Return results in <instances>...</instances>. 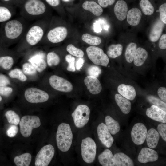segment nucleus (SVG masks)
I'll use <instances>...</instances> for the list:
<instances>
[{
	"mask_svg": "<svg viewBox=\"0 0 166 166\" xmlns=\"http://www.w3.org/2000/svg\"><path fill=\"white\" fill-rule=\"evenodd\" d=\"M65 59L68 63L67 67V70L69 71L74 72L75 71V58L71 55H67L65 57Z\"/></svg>",
	"mask_w": 166,
	"mask_h": 166,
	"instance_id": "nucleus-44",
	"label": "nucleus"
},
{
	"mask_svg": "<svg viewBox=\"0 0 166 166\" xmlns=\"http://www.w3.org/2000/svg\"><path fill=\"white\" fill-rule=\"evenodd\" d=\"M115 0H98L99 5L102 7L106 8L109 6L113 5Z\"/></svg>",
	"mask_w": 166,
	"mask_h": 166,
	"instance_id": "nucleus-52",
	"label": "nucleus"
},
{
	"mask_svg": "<svg viewBox=\"0 0 166 166\" xmlns=\"http://www.w3.org/2000/svg\"><path fill=\"white\" fill-rule=\"evenodd\" d=\"M14 58L11 56L0 57V66L6 70L11 69L14 64Z\"/></svg>",
	"mask_w": 166,
	"mask_h": 166,
	"instance_id": "nucleus-34",
	"label": "nucleus"
},
{
	"mask_svg": "<svg viewBox=\"0 0 166 166\" xmlns=\"http://www.w3.org/2000/svg\"><path fill=\"white\" fill-rule=\"evenodd\" d=\"M100 164L103 166H115V160L112 152L108 149L105 150L98 156Z\"/></svg>",
	"mask_w": 166,
	"mask_h": 166,
	"instance_id": "nucleus-23",
	"label": "nucleus"
},
{
	"mask_svg": "<svg viewBox=\"0 0 166 166\" xmlns=\"http://www.w3.org/2000/svg\"><path fill=\"white\" fill-rule=\"evenodd\" d=\"M2 97H1V96H0V102L2 101Z\"/></svg>",
	"mask_w": 166,
	"mask_h": 166,
	"instance_id": "nucleus-56",
	"label": "nucleus"
},
{
	"mask_svg": "<svg viewBox=\"0 0 166 166\" xmlns=\"http://www.w3.org/2000/svg\"><path fill=\"white\" fill-rule=\"evenodd\" d=\"M117 91L121 95L130 100H133L136 95L134 88L129 85L120 84L117 87Z\"/></svg>",
	"mask_w": 166,
	"mask_h": 166,
	"instance_id": "nucleus-22",
	"label": "nucleus"
},
{
	"mask_svg": "<svg viewBox=\"0 0 166 166\" xmlns=\"http://www.w3.org/2000/svg\"><path fill=\"white\" fill-rule=\"evenodd\" d=\"M18 131V128L15 125H11L7 130L6 133L7 135L10 137L15 136Z\"/></svg>",
	"mask_w": 166,
	"mask_h": 166,
	"instance_id": "nucleus-47",
	"label": "nucleus"
},
{
	"mask_svg": "<svg viewBox=\"0 0 166 166\" xmlns=\"http://www.w3.org/2000/svg\"><path fill=\"white\" fill-rule=\"evenodd\" d=\"M97 146L91 138L88 137L83 139L81 145V156L84 161L91 163L94 160L96 153Z\"/></svg>",
	"mask_w": 166,
	"mask_h": 166,
	"instance_id": "nucleus-6",
	"label": "nucleus"
},
{
	"mask_svg": "<svg viewBox=\"0 0 166 166\" xmlns=\"http://www.w3.org/2000/svg\"><path fill=\"white\" fill-rule=\"evenodd\" d=\"M147 130L142 123H138L133 127L131 134L133 142L137 145L142 144L146 139Z\"/></svg>",
	"mask_w": 166,
	"mask_h": 166,
	"instance_id": "nucleus-12",
	"label": "nucleus"
},
{
	"mask_svg": "<svg viewBox=\"0 0 166 166\" xmlns=\"http://www.w3.org/2000/svg\"><path fill=\"white\" fill-rule=\"evenodd\" d=\"M68 30L63 26H57L51 29L47 34L46 38L49 41L53 43L62 42L66 37Z\"/></svg>",
	"mask_w": 166,
	"mask_h": 166,
	"instance_id": "nucleus-13",
	"label": "nucleus"
},
{
	"mask_svg": "<svg viewBox=\"0 0 166 166\" xmlns=\"http://www.w3.org/2000/svg\"><path fill=\"white\" fill-rule=\"evenodd\" d=\"M22 68V71L25 74L33 76L37 73V71L35 69L29 62H26L23 64Z\"/></svg>",
	"mask_w": 166,
	"mask_h": 166,
	"instance_id": "nucleus-42",
	"label": "nucleus"
},
{
	"mask_svg": "<svg viewBox=\"0 0 166 166\" xmlns=\"http://www.w3.org/2000/svg\"><path fill=\"white\" fill-rule=\"evenodd\" d=\"M45 56L42 53H38L31 56L28 59V61L35 69L37 72L41 73L47 67Z\"/></svg>",
	"mask_w": 166,
	"mask_h": 166,
	"instance_id": "nucleus-17",
	"label": "nucleus"
},
{
	"mask_svg": "<svg viewBox=\"0 0 166 166\" xmlns=\"http://www.w3.org/2000/svg\"><path fill=\"white\" fill-rule=\"evenodd\" d=\"M158 158V154L156 151L146 147L141 149L138 156V161L142 163L155 162L157 160Z\"/></svg>",
	"mask_w": 166,
	"mask_h": 166,
	"instance_id": "nucleus-16",
	"label": "nucleus"
},
{
	"mask_svg": "<svg viewBox=\"0 0 166 166\" xmlns=\"http://www.w3.org/2000/svg\"><path fill=\"white\" fill-rule=\"evenodd\" d=\"M81 38L85 42L92 45H98L101 42V40L99 37L93 36L88 33L83 34Z\"/></svg>",
	"mask_w": 166,
	"mask_h": 166,
	"instance_id": "nucleus-36",
	"label": "nucleus"
},
{
	"mask_svg": "<svg viewBox=\"0 0 166 166\" xmlns=\"http://www.w3.org/2000/svg\"><path fill=\"white\" fill-rule=\"evenodd\" d=\"M148 53L144 49L138 47L133 57L134 63L137 66L142 65L148 57Z\"/></svg>",
	"mask_w": 166,
	"mask_h": 166,
	"instance_id": "nucleus-29",
	"label": "nucleus"
},
{
	"mask_svg": "<svg viewBox=\"0 0 166 166\" xmlns=\"http://www.w3.org/2000/svg\"><path fill=\"white\" fill-rule=\"evenodd\" d=\"M142 14L140 10L136 8H133L128 12L127 20L128 23L132 26L139 24L141 20Z\"/></svg>",
	"mask_w": 166,
	"mask_h": 166,
	"instance_id": "nucleus-24",
	"label": "nucleus"
},
{
	"mask_svg": "<svg viewBox=\"0 0 166 166\" xmlns=\"http://www.w3.org/2000/svg\"><path fill=\"white\" fill-rule=\"evenodd\" d=\"M13 89L11 87L7 86H0V95L8 97L13 92Z\"/></svg>",
	"mask_w": 166,
	"mask_h": 166,
	"instance_id": "nucleus-48",
	"label": "nucleus"
},
{
	"mask_svg": "<svg viewBox=\"0 0 166 166\" xmlns=\"http://www.w3.org/2000/svg\"><path fill=\"white\" fill-rule=\"evenodd\" d=\"M10 84L8 78L3 74H0V86H6Z\"/></svg>",
	"mask_w": 166,
	"mask_h": 166,
	"instance_id": "nucleus-51",
	"label": "nucleus"
},
{
	"mask_svg": "<svg viewBox=\"0 0 166 166\" xmlns=\"http://www.w3.org/2000/svg\"><path fill=\"white\" fill-rule=\"evenodd\" d=\"M9 76L13 79H16L22 82H25L27 77L23 72L18 68H15L11 70L8 73Z\"/></svg>",
	"mask_w": 166,
	"mask_h": 166,
	"instance_id": "nucleus-37",
	"label": "nucleus"
},
{
	"mask_svg": "<svg viewBox=\"0 0 166 166\" xmlns=\"http://www.w3.org/2000/svg\"><path fill=\"white\" fill-rule=\"evenodd\" d=\"M84 81L87 89L92 94L96 95L101 92L102 86L97 77L89 75L85 77Z\"/></svg>",
	"mask_w": 166,
	"mask_h": 166,
	"instance_id": "nucleus-19",
	"label": "nucleus"
},
{
	"mask_svg": "<svg viewBox=\"0 0 166 166\" xmlns=\"http://www.w3.org/2000/svg\"><path fill=\"white\" fill-rule=\"evenodd\" d=\"M87 72L89 76L97 77L101 73L100 68L96 65H92L88 68Z\"/></svg>",
	"mask_w": 166,
	"mask_h": 166,
	"instance_id": "nucleus-43",
	"label": "nucleus"
},
{
	"mask_svg": "<svg viewBox=\"0 0 166 166\" xmlns=\"http://www.w3.org/2000/svg\"><path fill=\"white\" fill-rule=\"evenodd\" d=\"M90 114V110L87 105H78L71 114L75 126L78 128L84 127L89 121Z\"/></svg>",
	"mask_w": 166,
	"mask_h": 166,
	"instance_id": "nucleus-8",
	"label": "nucleus"
},
{
	"mask_svg": "<svg viewBox=\"0 0 166 166\" xmlns=\"http://www.w3.org/2000/svg\"><path fill=\"white\" fill-rule=\"evenodd\" d=\"M159 48L162 49H166V34H164L161 36L159 42Z\"/></svg>",
	"mask_w": 166,
	"mask_h": 166,
	"instance_id": "nucleus-53",
	"label": "nucleus"
},
{
	"mask_svg": "<svg viewBox=\"0 0 166 166\" xmlns=\"http://www.w3.org/2000/svg\"><path fill=\"white\" fill-rule=\"evenodd\" d=\"M49 82L53 88L61 92H69L73 89V86L69 81L56 75L50 76Z\"/></svg>",
	"mask_w": 166,
	"mask_h": 166,
	"instance_id": "nucleus-11",
	"label": "nucleus"
},
{
	"mask_svg": "<svg viewBox=\"0 0 166 166\" xmlns=\"http://www.w3.org/2000/svg\"><path fill=\"white\" fill-rule=\"evenodd\" d=\"M86 51L89 58L94 64L105 67L107 66L109 59L102 49L91 46L86 49Z\"/></svg>",
	"mask_w": 166,
	"mask_h": 166,
	"instance_id": "nucleus-7",
	"label": "nucleus"
},
{
	"mask_svg": "<svg viewBox=\"0 0 166 166\" xmlns=\"http://www.w3.org/2000/svg\"><path fill=\"white\" fill-rule=\"evenodd\" d=\"M5 115L10 124L15 125L19 124L20 121V117L14 111L8 110L6 112Z\"/></svg>",
	"mask_w": 166,
	"mask_h": 166,
	"instance_id": "nucleus-39",
	"label": "nucleus"
},
{
	"mask_svg": "<svg viewBox=\"0 0 166 166\" xmlns=\"http://www.w3.org/2000/svg\"><path fill=\"white\" fill-rule=\"evenodd\" d=\"M123 49L122 45L120 44L111 45L108 47V55L111 58H116L121 55Z\"/></svg>",
	"mask_w": 166,
	"mask_h": 166,
	"instance_id": "nucleus-32",
	"label": "nucleus"
},
{
	"mask_svg": "<svg viewBox=\"0 0 166 166\" xmlns=\"http://www.w3.org/2000/svg\"><path fill=\"white\" fill-rule=\"evenodd\" d=\"M115 166H133L132 160L128 156L122 152H118L114 155Z\"/></svg>",
	"mask_w": 166,
	"mask_h": 166,
	"instance_id": "nucleus-28",
	"label": "nucleus"
},
{
	"mask_svg": "<svg viewBox=\"0 0 166 166\" xmlns=\"http://www.w3.org/2000/svg\"><path fill=\"white\" fill-rule=\"evenodd\" d=\"M158 95L160 98L163 101L166 102V88L165 87H161L157 90Z\"/></svg>",
	"mask_w": 166,
	"mask_h": 166,
	"instance_id": "nucleus-50",
	"label": "nucleus"
},
{
	"mask_svg": "<svg viewBox=\"0 0 166 166\" xmlns=\"http://www.w3.org/2000/svg\"><path fill=\"white\" fill-rule=\"evenodd\" d=\"M73 138L72 132L69 125L62 123L58 126L56 133L57 147L62 152H66L70 149Z\"/></svg>",
	"mask_w": 166,
	"mask_h": 166,
	"instance_id": "nucleus-4",
	"label": "nucleus"
},
{
	"mask_svg": "<svg viewBox=\"0 0 166 166\" xmlns=\"http://www.w3.org/2000/svg\"><path fill=\"white\" fill-rule=\"evenodd\" d=\"M97 133L99 139L102 144L109 148L113 144L114 139L105 124L101 123L98 126Z\"/></svg>",
	"mask_w": 166,
	"mask_h": 166,
	"instance_id": "nucleus-14",
	"label": "nucleus"
},
{
	"mask_svg": "<svg viewBox=\"0 0 166 166\" xmlns=\"http://www.w3.org/2000/svg\"><path fill=\"white\" fill-rule=\"evenodd\" d=\"M66 50L71 55L79 58L82 57L84 55V53L82 50L75 47L72 44L67 45Z\"/></svg>",
	"mask_w": 166,
	"mask_h": 166,
	"instance_id": "nucleus-41",
	"label": "nucleus"
},
{
	"mask_svg": "<svg viewBox=\"0 0 166 166\" xmlns=\"http://www.w3.org/2000/svg\"><path fill=\"white\" fill-rule=\"evenodd\" d=\"M31 160V154L26 153L15 156L14 159V162L17 166H29Z\"/></svg>",
	"mask_w": 166,
	"mask_h": 166,
	"instance_id": "nucleus-31",
	"label": "nucleus"
},
{
	"mask_svg": "<svg viewBox=\"0 0 166 166\" xmlns=\"http://www.w3.org/2000/svg\"><path fill=\"white\" fill-rule=\"evenodd\" d=\"M44 0H24L19 7L20 16L28 21L40 20L47 7Z\"/></svg>",
	"mask_w": 166,
	"mask_h": 166,
	"instance_id": "nucleus-2",
	"label": "nucleus"
},
{
	"mask_svg": "<svg viewBox=\"0 0 166 166\" xmlns=\"http://www.w3.org/2000/svg\"><path fill=\"white\" fill-rule=\"evenodd\" d=\"M42 21L39 20L30 25L24 35L18 42L22 46L32 47L38 44L44 36Z\"/></svg>",
	"mask_w": 166,
	"mask_h": 166,
	"instance_id": "nucleus-3",
	"label": "nucleus"
},
{
	"mask_svg": "<svg viewBox=\"0 0 166 166\" xmlns=\"http://www.w3.org/2000/svg\"><path fill=\"white\" fill-rule=\"evenodd\" d=\"M148 101L156 105L166 112V104L164 102L156 97L152 95H149L147 97Z\"/></svg>",
	"mask_w": 166,
	"mask_h": 166,
	"instance_id": "nucleus-40",
	"label": "nucleus"
},
{
	"mask_svg": "<svg viewBox=\"0 0 166 166\" xmlns=\"http://www.w3.org/2000/svg\"><path fill=\"white\" fill-rule=\"evenodd\" d=\"M114 14L117 19L121 21L124 20L128 12V6L123 0H119L116 3L114 9Z\"/></svg>",
	"mask_w": 166,
	"mask_h": 166,
	"instance_id": "nucleus-20",
	"label": "nucleus"
},
{
	"mask_svg": "<svg viewBox=\"0 0 166 166\" xmlns=\"http://www.w3.org/2000/svg\"><path fill=\"white\" fill-rule=\"evenodd\" d=\"M65 2H69L71 0H61Z\"/></svg>",
	"mask_w": 166,
	"mask_h": 166,
	"instance_id": "nucleus-55",
	"label": "nucleus"
},
{
	"mask_svg": "<svg viewBox=\"0 0 166 166\" xmlns=\"http://www.w3.org/2000/svg\"><path fill=\"white\" fill-rule=\"evenodd\" d=\"M83 8L89 11L96 16H100L103 13V10L101 7L93 1H85L82 5Z\"/></svg>",
	"mask_w": 166,
	"mask_h": 166,
	"instance_id": "nucleus-27",
	"label": "nucleus"
},
{
	"mask_svg": "<svg viewBox=\"0 0 166 166\" xmlns=\"http://www.w3.org/2000/svg\"><path fill=\"white\" fill-rule=\"evenodd\" d=\"M160 139V135L157 130L152 128L147 132L146 140L148 146L154 148L157 146Z\"/></svg>",
	"mask_w": 166,
	"mask_h": 166,
	"instance_id": "nucleus-26",
	"label": "nucleus"
},
{
	"mask_svg": "<svg viewBox=\"0 0 166 166\" xmlns=\"http://www.w3.org/2000/svg\"><path fill=\"white\" fill-rule=\"evenodd\" d=\"M139 4L143 12L145 15H150L153 13L154 8L148 0H141Z\"/></svg>",
	"mask_w": 166,
	"mask_h": 166,
	"instance_id": "nucleus-35",
	"label": "nucleus"
},
{
	"mask_svg": "<svg viewBox=\"0 0 166 166\" xmlns=\"http://www.w3.org/2000/svg\"><path fill=\"white\" fill-rule=\"evenodd\" d=\"M158 132L163 139L166 141V124L165 123L159 124L157 128Z\"/></svg>",
	"mask_w": 166,
	"mask_h": 166,
	"instance_id": "nucleus-46",
	"label": "nucleus"
},
{
	"mask_svg": "<svg viewBox=\"0 0 166 166\" xmlns=\"http://www.w3.org/2000/svg\"><path fill=\"white\" fill-rule=\"evenodd\" d=\"M47 63L49 66H56L60 62V58L59 56L54 52L48 53L46 56Z\"/></svg>",
	"mask_w": 166,
	"mask_h": 166,
	"instance_id": "nucleus-38",
	"label": "nucleus"
},
{
	"mask_svg": "<svg viewBox=\"0 0 166 166\" xmlns=\"http://www.w3.org/2000/svg\"><path fill=\"white\" fill-rule=\"evenodd\" d=\"M85 61L82 58H79L76 62V69L77 70H80L82 67Z\"/></svg>",
	"mask_w": 166,
	"mask_h": 166,
	"instance_id": "nucleus-54",
	"label": "nucleus"
},
{
	"mask_svg": "<svg viewBox=\"0 0 166 166\" xmlns=\"http://www.w3.org/2000/svg\"><path fill=\"white\" fill-rule=\"evenodd\" d=\"M55 150L51 144L43 146L37 154L35 159L36 166H47L54 155Z\"/></svg>",
	"mask_w": 166,
	"mask_h": 166,
	"instance_id": "nucleus-10",
	"label": "nucleus"
},
{
	"mask_svg": "<svg viewBox=\"0 0 166 166\" xmlns=\"http://www.w3.org/2000/svg\"><path fill=\"white\" fill-rule=\"evenodd\" d=\"M137 49L136 44L134 42L130 43L127 46L125 53L126 61L128 63H132Z\"/></svg>",
	"mask_w": 166,
	"mask_h": 166,
	"instance_id": "nucleus-33",
	"label": "nucleus"
},
{
	"mask_svg": "<svg viewBox=\"0 0 166 166\" xmlns=\"http://www.w3.org/2000/svg\"><path fill=\"white\" fill-rule=\"evenodd\" d=\"M24 0H0L1 2L14 6L19 7Z\"/></svg>",
	"mask_w": 166,
	"mask_h": 166,
	"instance_id": "nucleus-49",
	"label": "nucleus"
},
{
	"mask_svg": "<svg viewBox=\"0 0 166 166\" xmlns=\"http://www.w3.org/2000/svg\"><path fill=\"white\" fill-rule=\"evenodd\" d=\"M24 97L26 100L32 103H43L47 101L49 97L45 91L35 87H30L24 92Z\"/></svg>",
	"mask_w": 166,
	"mask_h": 166,
	"instance_id": "nucleus-9",
	"label": "nucleus"
},
{
	"mask_svg": "<svg viewBox=\"0 0 166 166\" xmlns=\"http://www.w3.org/2000/svg\"><path fill=\"white\" fill-rule=\"evenodd\" d=\"M19 124L21 134L24 137H27L31 135L33 129L40 126L41 122L37 116L26 115L22 118Z\"/></svg>",
	"mask_w": 166,
	"mask_h": 166,
	"instance_id": "nucleus-5",
	"label": "nucleus"
},
{
	"mask_svg": "<svg viewBox=\"0 0 166 166\" xmlns=\"http://www.w3.org/2000/svg\"><path fill=\"white\" fill-rule=\"evenodd\" d=\"M106 125L109 132L112 135H115L120 130V126L118 122L109 116L105 119Z\"/></svg>",
	"mask_w": 166,
	"mask_h": 166,
	"instance_id": "nucleus-30",
	"label": "nucleus"
},
{
	"mask_svg": "<svg viewBox=\"0 0 166 166\" xmlns=\"http://www.w3.org/2000/svg\"><path fill=\"white\" fill-rule=\"evenodd\" d=\"M156 12L160 13V20L164 24H166V3H164L161 5L158 10Z\"/></svg>",
	"mask_w": 166,
	"mask_h": 166,
	"instance_id": "nucleus-45",
	"label": "nucleus"
},
{
	"mask_svg": "<svg viewBox=\"0 0 166 166\" xmlns=\"http://www.w3.org/2000/svg\"><path fill=\"white\" fill-rule=\"evenodd\" d=\"M115 99L117 104L123 113L127 114L130 112L131 104L129 100L118 93L115 95Z\"/></svg>",
	"mask_w": 166,
	"mask_h": 166,
	"instance_id": "nucleus-25",
	"label": "nucleus"
},
{
	"mask_svg": "<svg viewBox=\"0 0 166 166\" xmlns=\"http://www.w3.org/2000/svg\"><path fill=\"white\" fill-rule=\"evenodd\" d=\"M28 22L20 16L2 23L0 41L9 44L19 42L30 25Z\"/></svg>",
	"mask_w": 166,
	"mask_h": 166,
	"instance_id": "nucleus-1",
	"label": "nucleus"
},
{
	"mask_svg": "<svg viewBox=\"0 0 166 166\" xmlns=\"http://www.w3.org/2000/svg\"><path fill=\"white\" fill-rule=\"evenodd\" d=\"M164 25L160 20H158L155 22L149 34V39L151 42H155L159 40L163 32Z\"/></svg>",
	"mask_w": 166,
	"mask_h": 166,
	"instance_id": "nucleus-21",
	"label": "nucleus"
},
{
	"mask_svg": "<svg viewBox=\"0 0 166 166\" xmlns=\"http://www.w3.org/2000/svg\"><path fill=\"white\" fill-rule=\"evenodd\" d=\"M16 14L15 6L0 2V23L10 20Z\"/></svg>",
	"mask_w": 166,
	"mask_h": 166,
	"instance_id": "nucleus-18",
	"label": "nucleus"
},
{
	"mask_svg": "<svg viewBox=\"0 0 166 166\" xmlns=\"http://www.w3.org/2000/svg\"><path fill=\"white\" fill-rule=\"evenodd\" d=\"M146 114L150 118L162 123H166V112L157 106L152 105L147 109Z\"/></svg>",
	"mask_w": 166,
	"mask_h": 166,
	"instance_id": "nucleus-15",
	"label": "nucleus"
}]
</instances>
